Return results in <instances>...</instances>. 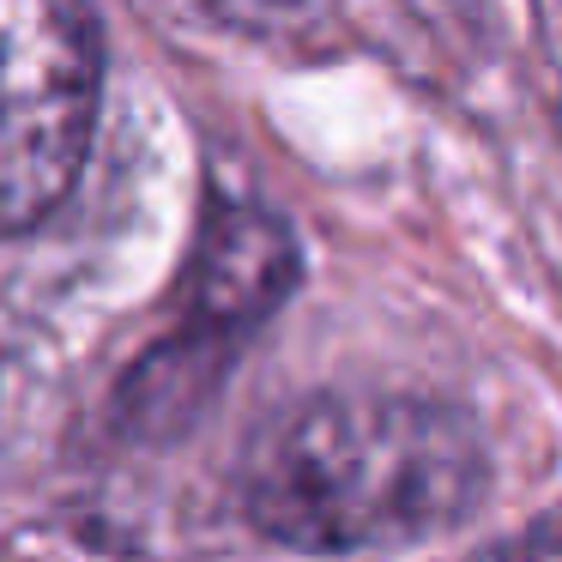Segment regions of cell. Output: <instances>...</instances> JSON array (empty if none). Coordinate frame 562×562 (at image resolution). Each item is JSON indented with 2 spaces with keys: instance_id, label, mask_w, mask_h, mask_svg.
Here are the masks:
<instances>
[{
  "instance_id": "cell-1",
  "label": "cell",
  "mask_w": 562,
  "mask_h": 562,
  "mask_svg": "<svg viewBox=\"0 0 562 562\" xmlns=\"http://www.w3.org/2000/svg\"><path fill=\"white\" fill-rule=\"evenodd\" d=\"M243 514L315 557L448 532L484 496V448L460 412L405 393H315L243 453Z\"/></svg>"
},
{
  "instance_id": "cell-2",
  "label": "cell",
  "mask_w": 562,
  "mask_h": 562,
  "mask_svg": "<svg viewBox=\"0 0 562 562\" xmlns=\"http://www.w3.org/2000/svg\"><path fill=\"white\" fill-rule=\"evenodd\" d=\"M103 43L86 0H0V236L67 200L98 122Z\"/></svg>"
},
{
  "instance_id": "cell-3",
  "label": "cell",
  "mask_w": 562,
  "mask_h": 562,
  "mask_svg": "<svg viewBox=\"0 0 562 562\" xmlns=\"http://www.w3.org/2000/svg\"><path fill=\"white\" fill-rule=\"evenodd\" d=\"M296 279V248L279 218L267 212H218L206 231L194 267V333L218 339V333H243L291 291Z\"/></svg>"
},
{
  "instance_id": "cell-4",
  "label": "cell",
  "mask_w": 562,
  "mask_h": 562,
  "mask_svg": "<svg viewBox=\"0 0 562 562\" xmlns=\"http://www.w3.org/2000/svg\"><path fill=\"white\" fill-rule=\"evenodd\" d=\"M496 562H562V532H544V538H526V544L502 550Z\"/></svg>"
}]
</instances>
